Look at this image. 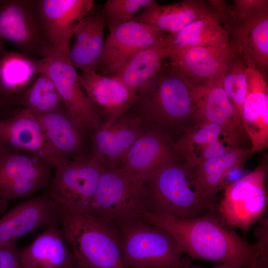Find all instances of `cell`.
<instances>
[{
	"label": "cell",
	"mask_w": 268,
	"mask_h": 268,
	"mask_svg": "<svg viewBox=\"0 0 268 268\" xmlns=\"http://www.w3.org/2000/svg\"><path fill=\"white\" fill-rule=\"evenodd\" d=\"M248 69V64L239 51L231 60L221 80L222 87L240 115L247 94Z\"/></svg>",
	"instance_id": "33"
},
{
	"label": "cell",
	"mask_w": 268,
	"mask_h": 268,
	"mask_svg": "<svg viewBox=\"0 0 268 268\" xmlns=\"http://www.w3.org/2000/svg\"><path fill=\"white\" fill-rule=\"evenodd\" d=\"M44 69V59L3 51L0 57V107L18 106L22 93Z\"/></svg>",
	"instance_id": "23"
},
{
	"label": "cell",
	"mask_w": 268,
	"mask_h": 268,
	"mask_svg": "<svg viewBox=\"0 0 268 268\" xmlns=\"http://www.w3.org/2000/svg\"><path fill=\"white\" fill-rule=\"evenodd\" d=\"M54 167L38 157L3 146L0 151V199L27 197L48 187Z\"/></svg>",
	"instance_id": "11"
},
{
	"label": "cell",
	"mask_w": 268,
	"mask_h": 268,
	"mask_svg": "<svg viewBox=\"0 0 268 268\" xmlns=\"http://www.w3.org/2000/svg\"><path fill=\"white\" fill-rule=\"evenodd\" d=\"M174 152L160 133H142L128 150L120 168L145 181L156 169L176 158Z\"/></svg>",
	"instance_id": "26"
},
{
	"label": "cell",
	"mask_w": 268,
	"mask_h": 268,
	"mask_svg": "<svg viewBox=\"0 0 268 268\" xmlns=\"http://www.w3.org/2000/svg\"><path fill=\"white\" fill-rule=\"evenodd\" d=\"M152 0H108L103 6L105 25L111 31L130 21Z\"/></svg>",
	"instance_id": "34"
},
{
	"label": "cell",
	"mask_w": 268,
	"mask_h": 268,
	"mask_svg": "<svg viewBox=\"0 0 268 268\" xmlns=\"http://www.w3.org/2000/svg\"><path fill=\"white\" fill-rule=\"evenodd\" d=\"M77 264L58 227L51 226L20 252L21 268H73Z\"/></svg>",
	"instance_id": "27"
},
{
	"label": "cell",
	"mask_w": 268,
	"mask_h": 268,
	"mask_svg": "<svg viewBox=\"0 0 268 268\" xmlns=\"http://www.w3.org/2000/svg\"><path fill=\"white\" fill-rule=\"evenodd\" d=\"M197 89L163 62L135 103L152 120L165 126H183L184 131L195 123Z\"/></svg>",
	"instance_id": "5"
},
{
	"label": "cell",
	"mask_w": 268,
	"mask_h": 268,
	"mask_svg": "<svg viewBox=\"0 0 268 268\" xmlns=\"http://www.w3.org/2000/svg\"><path fill=\"white\" fill-rule=\"evenodd\" d=\"M0 144L38 157L54 167L66 164L52 147L37 118L27 108L0 120Z\"/></svg>",
	"instance_id": "16"
},
{
	"label": "cell",
	"mask_w": 268,
	"mask_h": 268,
	"mask_svg": "<svg viewBox=\"0 0 268 268\" xmlns=\"http://www.w3.org/2000/svg\"><path fill=\"white\" fill-rule=\"evenodd\" d=\"M61 223V211L46 192L27 199L0 218V247L14 245L22 237L40 227H58Z\"/></svg>",
	"instance_id": "15"
},
{
	"label": "cell",
	"mask_w": 268,
	"mask_h": 268,
	"mask_svg": "<svg viewBox=\"0 0 268 268\" xmlns=\"http://www.w3.org/2000/svg\"><path fill=\"white\" fill-rule=\"evenodd\" d=\"M229 41V34L218 18L207 17L194 21L172 35V49L219 46Z\"/></svg>",
	"instance_id": "31"
},
{
	"label": "cell",
	"mask_w": 268,
	"mask_h": 268,
	"mask_svg": "<svg viewBox=\"0 0 268 268\" xmlns=\"http://www.w3.org/2000/svg\"><path fill=\"white\" fill-rule=\"evenodd\" d=\"M92 154L104 167H117L141 134L140 120L123 117L108 119L95 129Z\"/></svg>",
	"instance_id": "19"
},
{
	"label": "cell",
	"mask_w": 268,
	"mask_h": 268,
	"mask_svg": "<svg viewBox=\"0 0 268 268\" xmlns=\"http://www.w3.org/2000/svg\"><path fill=\"white\" fill-rule=\"evenodd\" d=\"M252 268H268V263L262 261H257Z\"/></svg>",
	"instance_id": "38"
},
{
	"label": "cell",
	"mask_w": 268,
	"mask_h": 268,
	"mask_svg": "<svg viewBox=\"0 0 268 268\" xmlns=\"http://www.w3.org/2000/svg\"><path fill=\"white\" fill-rule=\"evenodd\" d=\"M242 137L216 124L197 122L183 132L174 148L184 162L193 168L207 159L240 148Z\"/></svg>",
	"instance_id": "17"
},
{
	"label": "cell",
	"mask_w": 268,
	"mask_h": 268,
	"mask_svg": "<svg viewBox=\"0 0 268 268\" xmlns=\"http://www.w3.org/2000/svg\"><path fill=\"white\" fill-rule=\"evenodd\" d=\"M0 38L28 56L44 59L55 54L44 31L38 0H0Z\"/></svg>",
	"instance_id": "9"
},
{
	"label": "cell",
	"mask_w": 268,
	"mask_h": 268,
	"mask_svg": "<svg viewBox=\"0 0 268 268\" xmlns=\"http://www.w3.org/2000/svg\"><path fill=\"white\" fill-rule=\"evenodd\" d=\"M44 60V71L54 82L72 118L85 130L96 129L101 124V111L86 95L69 58L54 54Z\"/></svg>",
	"instance_id": "14"
},
{
	"label": "cell",
	"mask_w": 268,
	"mask_h": 268,
	"mask_svg": "<svg viewBox=\"0 0 268 268\" xmlns=\"http://www.w3.org/2000/svg\"><path fill=\"white\" fill-rule=\"evenodd\" d=\"M103 167L92 155L58 167L46 192L61 212L90 213Z\"/></svg>",
	"instance_id": "8"
},
{
	"label": "cell",
	"mask_w": 268,
	"mask_h": 268,
	"mask_svg": "<svg viewBox=\"0 0 268 268\" xmlns=\"http://www.w3.org/2000/svg\"><path fill=\"white\" fill-rule=\"evenodd\" d=\"M233 5L218 0V20L228 32L248 65L266 78L268 67V1L236 0Z\"/></svg>",
	"instance_id": "4"
},
{
	"label": "cell",
	"mask_w": 268,
	"mask_h": 268,
	"mask_svg": "<svg viewBox=\"0 0 268 268\" xmlns=\"http://www.w3.org/2000/svg\"><path fill=\"white\" fill-rule=\"evenodd\" d=\"M61 213L60 234L82 268H125L119 230L90 213Z\"/></svg>",
	"instance_id": "3"
},
{
	"label": "cell",
	"mask_w": 268,
	"mask_h": 268,
	"mask_svg": "<svg viewBox=\"0 0 268 268\" xmlns=\"http://www.w3.org/2000/svg\"><path fill=\"white\" fill-rule=\"evenodd\" d=\"M115 225L125 268H180L186 264L177 241L162 227L146 220Z\"/></svg>",
	"instance_id": "6"
},
{
	"label": "cell",
	"mask_w": 268,
	"mask_h": 268,
	"mask_svg": "<svg viewBox=\"0 0 268 268\" xmlns=\"http://www.w3.org/2000/svg\"><path fill=\"white\" fill-rule=\"evenodd\" d=\"M35 116L52 147L66 164L85 157L81 155L85 129L72 118L64 103L52 112Z\"/></svg>",
	"instance_id": "28"
},
{
	"label": "cell",
	"mask_w": 268,
	"mask_h": 268,
	"mask_svg": "<svg viewBox=\"0 0 268 268\" xmlns=\"http://www.w3.org/2000/svg\"><path fill=\"white\" fill-rule=\"evenodd\" d=\"M104 26L103 6L94 5L74 34L69 60L82 72L96 71L99 65L105 44Z\"/></svg>",
	"instance_id": "24"
},
{
	"label": "cell",
	"mask_w": 268,
	"mask_h": 268,
	"mask_svg": "<svg viewBox=\"0 0 268 268\" xmlns=\"http://www.w3.org/2000/svg\"><path fill=\"white\" fill-rule=\"evenodd\" d=\"M64 103L51 78L45 71L39 73L22 93L18 106L27 108L35 116L52 112Z\"/></svg>",
	"instance_id": "32"
},
{
	"label": "cell",
	"mask_w": 268,
	"mask_h": 268,
	"mask_svg": "<svg viewBox=\"0 0 268 268\" xmlns=\"http://www.w3.org/2000/svg\"><path fill=\"white\" fill-rule=\"evenodd\" d=\"M267 158L254 171L224 190L217 209L233 227L246 235L252 225L266 216Z\"/></svg>",
	"instance_id": "10"
},
{
	"label": "cell",
	"mask_w": 268,
	"mask_h": 268,
	"mask_svg": "<svg viewBox=\"0 0 268 268\" xmlns=\"http://www.w3.org/2000/svg\"><path fill=\"white\" fill-rule=\"evenodd\" d=\"M8 206L7 201L0 199V214L4 212Z\"/></svg>",
	"instance_id": "37"
},
{
	"label": "cell",
	"mask_w": 268,
	"mask_h": 268,
	"mask_svg": "<svg viewBox=\"0 0 268 268\" xmlns=\"http://www.w3.org/2000/svg\"><path fill=\"white\" fill-rule=\"evenodd\" d=\"M147 212L144 181L120 167H103L90 213L115 224L145 220Z\"/></svg>",
	"instance_id": "7"
},
{
	"label": "cell",
	"mask_w": 268,
	"mask_h": 268,
	"mask_svg": "<svg viewBox=\"0 0 268 268\" xmlns=\"http://www.w3.org/2000/svg\"><path fill=\"white\" fill-rule=\"evenodd\" d=\"M168 33L151 25L130 20L110 31L96 69L115 76L138 52L164 38Z\"/></svg>",
	"instance_id": "13"
},
{
	"label": "cell",
	"mask_w": 268,
	"mask_h": 268,
	"mask_svg": "<svg viewBox=\"0 0 268 268\" xmlns=\"http://www.w3.org/2000/svg\"><path fill=\"white\" fill-rule=\"evenodd\" d=\"M79 80L87 97L109 119L123 116L137 100V94L118 76L90 70L82 72Z\"/></svg>",
	"instance_id": "21"
},
{
	"label": "cell",
	"mask_w": 268,
	"mask_h": 268,
	"mask_svg": "<svg viewBox=\"0 0 268 268\" xmlns=\"http://www.w3.org/2000/svg\"><path fill=\"white\" fill-rule=\"evenodd\" d=\"M5 41L0 38V57L2 53Z\"/></svg>",
	"instance_id": "39"
},
{
	"label": "cell",
	"mask_w": 268,
	"mask_h": 268,
	"mask_svg": "<svg viewBox=\"0 0 268 268\" xmlns=\"http://www.w3.org/2000/svg\"><path fill=\"white\" fill-rule=\"evenodd\" d=\"M172 47V35L168 34L157 43L136 54L115 76L119 77L138 95L158 71Z\"/></svg>",
	"instance_id": "29"
},
{
	"label": "cell",
	"mask_w": 268,
	"mask_h": 268,
	"mask_svg": "<svg viewBox=\"0 0 268 268\" xmlns=\"http://www.w3.org/2000/svg\"><path fill=\"white\" fill-rule=\"evenodd\" d=\"M43 27L55 54L68 57L69 43L93 0H38ZM69 58V57H68Z\"/></svg>",
	"instance_id": "18"
},
{
	"label": "cell",
	"mask_w": 268,
	"mask_h": 268,
	"mask_svg": "<svg viewBox=\"0 0 268 268\" xmlns=\"http://www.w3.org/2000/svg\"><path fill=\"white\" fill-rule=\"evenodd\" d=\"M148 212L191 219L217 208V198L207 197L192 168L176 158L153 171L144 181Z\"/></svg>",
	"instance_id": "2"
},
{
	"label": "cell",
	"mask_w": 268,
	"mask_h": 268,
	"mask_svg": "<svg viewBox=\"0 0 268 268\" xmlns=\"http://www.w3.org/2000/svg\"><path fill=\"white\" fill-rule=\"evenodd\" d=\"M3 146H2L0 144V151L1 150V149H2L3 148Z\"/></svg>",
	"instance_id": "41"
},
{
	"label": "cell",
	"mask_w": 268,
	"mask_h": 268,
	"mask_svg": "<svg viewBox=\"0 0 268 268\" xmlns=\"http://www.w3.org/2000/svg\"><path fill=\"white\" fill-rule=\"evenodd\" d=\"M247 80V94L240 116L254 152L268 145V86L266 77L249 66Z\"/></svg>",
	"instance_id": "22"
},
{
	"label": "cell",
	"mask_w": 268,
	"mask_h": 268,
	"mask_svg": "<svg viewBox=\"0 0 268 268\" xmlns=\"http://www.w3.org/2000/svg\"><path fill=\"white\" fill-rule=\"evenodd\" d=\"M217 17L210 2L202 0H184L167 5L151 2L131 20L143 23L174 35L197 20Z\"/></svg>",
	"instance_id": "20"
},
{
	"label": "cell",
	"mask_w": 268,
	"mask_h": 268,
	"mask_svg": "<svg viewBox=\"0 0 268 268\" xmlns=\"http://www.w3.org/2000/svg\"><path fill=\"white\" fill-rule=\"evenodd\" d=\"M195 123L216 124L226 131L243 135L241 118L221 86L220 81L197 85Z\"/></svg>",
	"instance_id": "25"
},
{
	"label": "cell",
	"mask_w": 268,
	"mask_h": 268,
	"mask_svg": "<svg viewBox=\"0 0 268 268\" xmlns=\"http://www.w3.org/2000/svg\"><path fill=\"white\" fill-rule=\"evenodd\" d=\"M73 268H82L80 266H79L78 264H77L75 267H74Z\"/></svg>",
	"instance_id": "40"
},
{
	"label": "cell",
	"mask_w": 268,
	"mask_h": 268,
	"mask_svg": "<svg viewBox=\"0 0 268 268\" xmlns=\"http://www.w3.org/2000/svg\"><path fill=\"white\" fill-rule=\"evenodd\" d=\"M253 153L251 148L240 147L207 159L192 168L205 195L209 198L216 199L226 173L234 167L243 166Z\"/></svg>",
	"instance_id": "30"
},
{
	"label": "cell",
	"mask_w": 268,
	"mask_h": 268,
	"mask_svg": "<svg viewBox=\"0 0 268 268\" xmlns=\"http://www.w3.org/2000/svg\"><path fill=\"white\" fill-rule=\"evenodd\" d=\"M185 267L184 268H186ZM214 268H242L239 265L233 264L222 263L220 265H218Z\"/></svg>",
	"instance_id": "36"
},
{
	"label": "cell",
	"mask_w": 268,
	"mask_h": 268,
	"mask_svg": "<svg viewBox=\"0 0 268 268\" xmlns=\"http://www.w3.org/2000/svg\"><path fill=\"white\" fill-rule=\"evenodd\" d=\"M20 252L15 245L0 247V268H21Z\"/></svg>",
	"instance_id": "35"
},
{
	"label": "cell",
	"mask_w": 268,
	"mask_h": 268,
	"mask_svg": "<svg viewBox=\"0 0 268 268\" xmlns=\"http://www.w3.org/2000/svg\"><path fill=\"white\" fill-rule=\"evenodd\" d=\"M239 51L230 40L215 46L172 49L167 58L171 67L196 85L221 81L235 54Z\"/></svg>",
	"instance_id": "12"
},
{
	"label": "cell",
	"mask_w": 268,
	"mask_h": 268,
	"mask_svg": "<svg viewBox=\"0 0 268 268\" xmlns=\"http://www.w3.org/2000/svg\"><path fill=\"white\" fill-rule=\"evenodd\" d=\"M145 220L167 230L182 253L193 259L245 268H252L259 259L256 244L240 237L217 208L191 219L147 212Z\"/></svg>",
	"instance_id": "1"
}]
</instances>
